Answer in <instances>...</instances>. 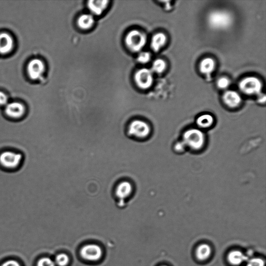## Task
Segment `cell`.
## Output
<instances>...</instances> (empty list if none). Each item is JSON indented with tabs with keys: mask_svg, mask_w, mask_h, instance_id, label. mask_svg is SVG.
<instances>
[{
	"mask_svg": "<svg viewBox=\"0 0 266 266\" xmlns=\"http://www.w3.org/2000/svg\"><path fill=\"white\" fill-rule=\"evenodd\" d=\"M187 149L192 151L202 150L206 143V136L202 130L192 128L186 130L183 136L182 140Z\"/></svg>",
	"mask_w": 266,
	"mask_h": 266,
	"instance_id": "1",
	"label": "cell"
},
{
	"mask_svg": "<svg viewBox=\"0 0 266 266\" xmlns=\"http://www.w3.org/2000/svg\"><path fill=\"white\" fill-rule=\"evenodd\" d=\"M209 26L215 29H224L228 28L232 23L231 15L223 11H215L211 13L208 17Z\"/></svg>",
	"mask_w": 266,
	"mask_h": 266,
	"instance_id": "2",
	"label": "cell"
},
{
	"mask_svg": "<svg viewBox=\"0 0 266 266\" xmlns=\"http://www.w3.org/2000/svg\"><path fill=\"white\" fill-rule=\"evenodd\" d=\"M151 131L149 124L142 120H136L132 121L128 127L127 134L133 139L144 140L150 136Z\"/></svg>",
	"mask_w": 266,
	"mask_h": 266,
	"instance_id": "3",
	"label": "cell"
},
{
	"mask_svg": "<svg viewBox=\"0 0 266 266\" xmlns=\"http://www.w3.org/2000/svg\"><path fill=\"white\" fill-rule=\"evenodd\" d=\"M147 41L146 36L139 31L134 30L128 34L125 38V43L129 50L138 52L142 50Z\"/></svg>",
	"mask_w": 266,
	"mask_h": 266,
	"instance_id": "4",
	"label": "cell"
},
{
	"mask_svg": "<svg viewBox=\"0 0 266 266\" xmlns=\"http://www.w3.org/2000/svg\"><path fill=\"white\" fill-rule=\"evenodd\" d=\"M22 160V154L14 152L4 151L0 154V165L6 169L17 168L21 164Z\"/></svg>",
	"mask_w": 266,
	"mask_h": 266,
	"instance_id": "5",
	"label": "cell"
},
{
	"mask_svg": "<svg viewBox=\"0 0 266 266\" xmlns=\"http://www.w3.org/2000/svg\"><path fill=\"white\" fill-rule=\"evenodd\" d=\"M239 88L241 91L247 95H259L262 89V84L259 78L250 76L240 82Z\"/></svg>",
	"mask_w": 266,
	"mask_h": 266,
	"instance_id": "6",
	"label": "cell"
},
{
	"mask_svg": "<svg viewBox=\"0 0 266 266\" xmlns=\"http://www.w3.org/2000/svg\"><path fill=\"white\" fill-rule=\"evenodd\" d=\"M133 192V186L129 182L122 181L117 184L115 190V195L118 200L117 204L119 206H124L125 204V200L132 194Z\"/></svg>",
	"mask_w": 266,
	"mask_h": 266,
	"instance_id": "7",
	"label": "cell"
},
{
	"mask_svg": "<svg viewBox=\"0 0 266 266\" xmlns=\"http://www.w3.org/2000/svg\"><path fill=\"white\" fill-rule=\"evenodd\" d=\"M135 80L138 86L142 89H148L152 86L153 83L152 73L149 69H142L136 73Z\"/></svg>",
	"mask_w": 266,
	"mask_h": 266,
	"instance_id": "8",
	"label": "cell"
},
{
	"mask_svg": "<svg viewBox=\"0 0 266 266\" xmlns=\"http://www.w3.org/2000/svg\"><path fill=\"white\" fill-rule=\"evenodd\" d=\"M45 71V66L44 63L38 59L34 60L29 62L27 67V72L28 76L33 80H38L40 78Z\"/></svg>",
	"mask_w": 266,
	"mask_h": 266,
	"instance_id": "9",
	"label": "cell"
},
{
	"mask_svg": "<svg viewBox=\"0 0 266 266\" xmlns=\"http://www.w3.org/2000/svg\"><path fill=\"white\" fill-rule=\"evenodd\" d=\"M81 254L84 259L95 261L101 258L102 251L100 246L95 244H90L85 246L82 248Z\"/></svg>",
	"mask_w": 266,
	"mask_h": 266,
	"instance_id": "10",
	"label": "cell"
},
{
	"mask_svg": "<svg viewBox=\"0 0 266 266\" xmlns=\"http://www.w3.org/2000/svg\"><path fill=\"white\" fill-rule=\"evenodd\" d=\"M25 112V107L22 104L17 102L7 104L5 108V114L13 119H18L21 117Z\"/></svg>",
	"mask_w": 266,
	"mask_h": 266,
	"instance_id": "11",
	"label": "cell"
},
{
	"mask_svg": "<svg viewBox=\"0 0 266 266\" xmlns=\"http://www.w3.org/2000/svg\"><path fill=\"white\" fill-rule=\"evenodd\" d=\"M223 100L226 106L229 108H234L238 107L240 105L242 98L237 92L228 91L224 94Z\"/></svg>",
	"mask_w": 266,
	"mask_h": 266,
	"instance_id": "12",
	"label": "cell"
},
{
	"mask_svg": "<svg viewBox=\"0 0 266 266\" xmlns=\"http://www.w3.org/2000/svg\"><path fill=\"white\" fill-rule=\"evenodd\" d=\"M13 44L10 36L5 33L0 34V54H5L11 51Z\"/></svg>",
	"mask_w": 266,
	"mask_h": 266,
	"instance_id": "13",
	"label": "cell"
},
{
	"mask_svg": "<svg viewBox=\"0 0 266 266\" xmlns=\"http://www.w3.org/2000/svg\"><path fill=\"white\" fill-rule=\"evenodd\" d=\"M109 3V1L106 0H96V1H89L88 2L87 6L90 11L96 15H101Z\"/></svg>",
	"mask_w": 266,
	"mask_h": 266,
	"instance_id": "14",
	"label": "cell"
},
{
	"mask_svg": "<svg viewBox=\"0 0 266 266\" xmlns=\"http://www.w3.org/2000/svg\"><path fill=\"white\" fill-rule=\"evenodd\" d=\"M167 41V37L163 33L155 34L152 38L151 46L154 52H158L164 46Z\"/></svg>",
	"mask_w": 266,
	"mask_h": 266,
	"instance_id": "15",
	"label": "cell"
},
{
	"mask_svg": "<svg viewBox=\"0 0 266 266\" xmlns=\"http://www.w3.org/2000/svg\"><path fill=\"white\" fill-rule=\"evenodd\" d=\"M213 116L209 114H204L197 118L196 123L199 129H207L211 127L214 124Z\"/></svg>",
	"mask_w": 266,
	"mask_h": 266,
	"instance_id": "16",
	"label": "cell"
},
{
	"mask_svg": "<svg viewBox=\"0 0 266 266\" xmlns=\"http://www.w3.org/2000/svg\"><path fill=\"white\" fill-rule=\"evenodd\" d=\"M215 68V62L211 58H206L201 62L200 71L203 74L210 75L213 72Z\"/></svg>",
	"mask_w": 266,
	"mask_h": 266,
	"instance_id": "17",
	"label": "cell"
},
{
	"mask_svg": "<svg viewBox=\"0 0 266 266\" xmlns=\"http://www.w3.org/2000/svg\"><path fill=\"white\" fill-rule=\"evenodd\" d=\"M228 259L232 265H239L247 261L248 258L239 251H233L229 254Z\"/></svg>",
	"mask_w": 266,
	"mask_h": 266,
	"instance_id": "18",
	"label": "cell"
},
{
	"mask_svg": "<svg viewBox=\"0 0 266 266\" xmlns=\"http://www.w3.org/2000/svg\"><path fill=\"white\" fill-rule=\"evenodd\" d=\"M94 22V18L92 15L84 14L78 18L77 25L78 27L84 30H87L93 26Z\"/></svg>",
	"mask_w": 266,
	"mask_h": 266,
	"instance_id": "19",
	"label": "cell"
},
{
	"mask_svg": "<svg viewBox=\"0 0 266 266\" xmlns=\"http://www.w3.org/2000/svg\"><path fill=\"white\" fill-rule=\"evenodd\" d=\"M211 253L210 246L206 244L200 245L196 249V255L197 258L201 261L205 260L209 258Z\"/></svg>",
	"mask_w": 266,
	"mask_h": 266,
	"instance_id": "20",
	"label": "cell"
},
{
	"mask_svg": "<svg viewBox=\"0 0 266 266\" xmlns=\"http://www.w3.org/2000/svg\"><path fill=\"white\" fill-rule=\"evenodd\" d=\"M166 68V64L164 61L161 59H157L152 65V71L157 74H161L164 72Z\"/></svg>",
	"mask_w": 266,
	"mask_h": 266,
	"instance_id": "21",
	"label": "cell"
},
{
	"mask_svg": "<svg viewBox=\"0 0 266 266\" xmlns=\"http://www.w3.org/2000/svg\"><path fill=\"white\" fill-rule=\"evenodd\" d=\"M68 256L65 254H61L57 256L56 263L60 266H65L69 262Z\"/></svg>",
	"mask_w": 266,
	"mask_h": 266,
	"instance_id": "22",
	"label": "cell"
},
{
	"mask_svg": "<svg viewBox=\"0 0 266 266\" xmlns=\"http://www.w3.org/2000/svg\"><path fill=\"white\" fill-rule=\"evenodd\" d=\"M151 59V55L149 52H144L141 53L137 57L138 62L141 64L149 63Z\"/></svg>",
	"mask_w": 266,
	"mask_h": 266,
	"instance_id": "23",
	"label": "cell"
},
{
	"mask_svg": "<svg viewBox=\"0 0 266 266\" xmlns=\"http://www.w3.org/2000/svg\"><path fill=\"white\" fill-rule=\"evenodd\" d=\"M230 85V81L228 78L225 77H222L219 78L218 82H217V85L221 89H226Z\"/></svg>",
	"mask_w": 266,
	"mask_h": 266,
	"instance_id": "24",
	"label": "cell"
},
{
	"mask_svg": "<svg viewBox=\"0 0 266 266\" xmlns=\"http://www.w3.org/2000/svg\"><path fill=\"white\" fill-rule=\"evenodd\" d=\"M38 266H55V263L50 258H44L38 262Z\"/></svg>",
	"mask_w": 266,
	"mask_h": 266,
	"instance_id": "25",
	"label": "cell"
},
{
	"mask_svg": "<svg viewBox=\"0 0 266 266\" xmlns=\"http://www.w3.org/2000/svg\"><path fill=\"white\" fill-rule=\"evenodd\" d=\"M246 266H265V262L261 259H253L248 262Z\"/></svg>",
	"mask_w": 266,
	"mask_h": 266,
	"instance_id": "26",
	"label": "cell"
},
{
	"mask_svg": "<svg viewBox=\"0 0 266 266\" xmlns=\"http://www.w3.org/2000/svg\"><path fill=\"white\" fill-rule=\"evenodd\" d=\"M186 149V146L182 141L177 142L174 145V150L177 152H183Z\"/></svg>",
	"mask_w": 266,
	"mask_h": 266,
	"instance_id": "27",
	"label": "cell"
},
{
	"mask_svg": "<svg viewBox=\"0 0 266 266\" xmlns=\"http://www.w3.org/2000/svg\"><path fill=\"white\" fill-rule=\"evenodd\" d=\"M8 98L5 94L0 92V105H6L7 104Z\"/></svg>",
	"mask_w": 266,
	"mask_h": 266,
	"instance_id": "28",
	"label": "cell"
},
{
	"mask_svg": "<svg viewBox=\"0 0 266 266\" xmlns=\"http://www.w3.org/2000/svg\"><path fill=\"white\" fill-rule=\"evenodd\" d=\"M2 266H21L19 263L15 260H8L5 262Z\"/></svg>",
	"mask_w": 266,
	"mask_h": 266,
	"instance_id": "29",
	"label": "cell"
},
{
	"mask_svg": "<svg viewBox=\"0 0 266 266\" xmlns=\"http://www.w3.org/2000/svg\"><path fill=\"white\" fill-rule=\"evenodd\" d=\"M258 102L260 104H265L266 102V96L264 94H261L258 98Z\"/></svg>",
	"mask_w": 266,
	"mask_h": 266,
	"instance_id": "30",
	"label": "cell"
}]
</instances>
